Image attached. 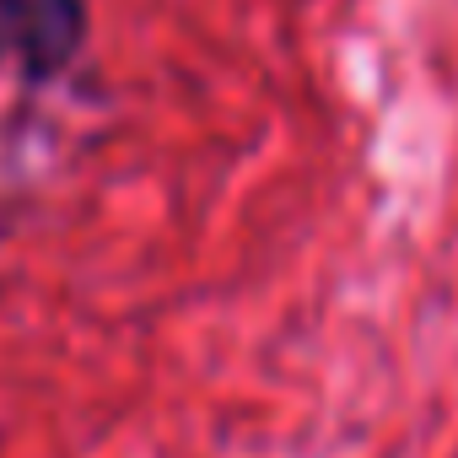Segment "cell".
<instances>
[{"label":"cell","mask_w":458,"mask_h":458,"mask_svg":"<svg viewBox=\"0 0 458 458\" xmlns=\"http://www.w3.org/2000/svg\"><path fill=\"white\" fill-rule=\"evenodd\" d=\"M81 44H87V0H0V49L22 65L33 87L65 76Z\"/></svg>","instance_id":"1"}]
</instances>
